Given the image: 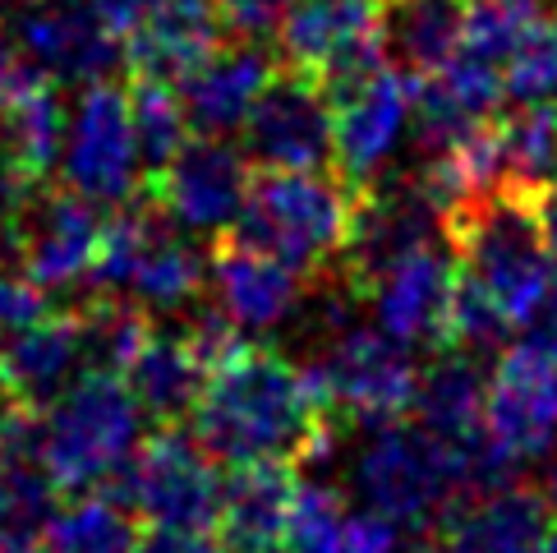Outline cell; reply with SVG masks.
<instances>
[{
  "instance_id": "6da1fadb",
  "label": "cell",
  "mask_w": 557,
  "mask_h": 553,
  "mask_svg": "<svg viewBox=\"0 0 557 553\" xmlns=\"http://www.w3.org/2000/svg\"><path fill=\"white\" fill-rule=\"evenodd\" d=\"M194 439L216 466L323 462L336 447V415L309 365L268 346H235L216 360L194 402Z\"/></svg>"
},
{
  "instance_id": "7a4b0ae2",
  "label": "cell",
  "mask_w": 557,
  "mask_h": 553,
  "mask_svg": "<svg viewBox=\"0 0 557 553\" xmlns=\"http://www.w3.org/2000/svg\"><path fill=\"white\" fill-rule=\"evenodd\" d=\"M346 480L360 507L383 512L406 530H429L451 507L474 499L466 443L456 447L437 439L424 425H410L406 415L383 425H360V447L350 457Z\"/></svg>"
},
{
  "instance_id": "3957f363",
  "label": "cell",
  "mask_w": 557,
  "mask_h": 553,
  "mask_svg": "<svg viewBox=\"0 0 557 553\" xmlns=\"http://www.w3.org/2000/svg\"><path fill=\"white\" fill-rule=\"evenodd\" d=\"M42 466L61 493H97L121 480L138 439L144 410L115 369H84L42 415Z\"/></svg>"
},
{
  "instance_id": "277c9868",
  "label": "cell",
  "mask_w": 557,
  "mask_h": 553,
  "mask_svg": "<svg viewBox=\"0 0 557 553\" xmlns=\"http://www.w3.org/2000/svg\"><path fill=\"white\" fill-rule=\"evenodd\" d=\"M355 189L342 175L323 171H272L249 175L245 208L235 217L231 235L253 249L272 254L300 276H323L342 259L350 235Z\"/></svg>"
},
{
  "instance_id": "5b68a950",
  "label": "cell",
  "mask_w": 557,
  "mask_h": 553,
  "mask_svg": "<svg viewBox=\"0 0 557 553\" xmlns=\"http://www.w3.org/2000/svg\"><path fill=\"white\" fill-rule=\"evenodd\" d=\"M447 245L456 254V268L480 282L511 328H521L540 309L544 291L553 282V259L534 231V217L521 189H488L484 199L466 204L447 217Z\"/></svg>"
},
{
  "instance_id": "8992f818",
  "label": "cell",
  "mask_w": 557,
  "mask_h": 553,
  "mask_svg": "<svg viewBox=\"0 0 557 553\" xmlns=\"http://www.w3.org/2000/svg\"><path fill=\"white\" fill-rule=\"evenodd\" d=\"M272 37L282 65L309 74L327 97L387 65L383 0H295Z\"/></svg>"
},
{
  "instance_id": "52a82bcc",
  "label": "cell",
  "mask_w": 557,
  "mask_h": 553,
  "mask_svg": "<svg viewBox=\"0 0 557 553\" xmlns=\"http://www.w3.org/2000/svg\"><path fill=\"white\" fill-rule=\"evenodd\" d=\"M55 167H61V185L97 208H121L138 199L144 157H138L129 130L125 88H115L111 78L78 88L74 107L65 111V138Z\"/></svg>"
},
{
  "instance_id": "ba28073f",
  "label": "cell",
  "mask_w": 557,
  "mask_h": 553,
  "mask_svg": "<svg viewBox=\"0 0 557 553\" xmlns=\"http://www.w3.org/2000/svg\"><path fill=\"white\" fill-rule=\"evenodd\" d=\"M121 503L148 526H212L222 507V466L194 433L157 425L152 439H138L121 470Z\"/></svg>"
},
{
  "instance_id": "9c48e42d",
  "label": "cell",
  "mask_w": 557,
  "mask_h": 553,
  "mask_svg": "<svg viewBox=\"0 0 557 553\" xmlns=\"http://www.w3.org/2000/svg\"><path fill=\"white\" fill-rule=\"evenodd\" d=\"M309 369H313L327 410L350 420L355 429L410 415L414 379H420L414 351L396 346L377 328H360V323H350L346 332L327 337L318 365H309Z\"/></svg>"
},
{
  "instance_id": "30bf717a",
  "label": "cell",
  "mask_w": 557,
  "mask_h": 553,
  "mask_svg": "<svg viewBox=\"0 0 557 553\" xmlns=\"http://www.w3.org/2000/svg\"><path fill=\"white\" fill-rule=\"evenodd\" d=\"M414 125V74L392 61L332 97V167L350 189L383 181Z\"/></svg>"
},
{
  "instance_id": "8fae6325",
  "label": "cell",
  "mask_w": 557,
  "mask_h": 553,
  "mask_svg": "<svg viewBox=\"0 0 557 553\" xmlns=\"http://www.w3.org/2000/svg\"><path fill=\"white\" fill-rule=\"evenodd\" d=\"M484 439L525 470L557 452V360L530 342L503 346L484 379Z\"/></svg>"
},
{
  "instance_id": "7c38bea8",
  "label": "cell",
  "mask_w": 557,
  "mask_h": 553,
  "mask_svg": "<svg viewBox=\"0 0 557 553\" xmlns=\"http://www.w3.org/2000/svg\"><path fill=\"white\" fill-rule=\"evenodd\" d=\"M249 157L216 134H189L152 171V208L185 235H226L249 194Z\"/></svg>"
},
{
  "instance_id": "4fadbf2b",
  "label": "cell",
  "mask_w": 557,
  "mask_h": 553,
  "mask_svg": "<svg viewBox=\"0 0 557 553\" xmlns=\"http://www.w3.org/2000/svg\"><path fill=\"white\" fill-rule=\"evenodd\" d=\"M245 157L272 171L332 167V97L300 70H276L245 115Z\"/></svg>"
},
{
  "instance_id": "5bb4252c",
  "label": "cell",
  "mask_w": 557,
  "mask_h": 553,
  "mask_svg": "<svg viewBox=\"0 0 557 553\" xmlns=\"http://www.w3.org/2000/svg\"><path fill=\"white\" fill-rule=\"evenodd\" d=\"M456 282V254L443 241L414 245L396 263L364 286V300L373 305V328L406 351H437L443 346V314Z\"/></svg>"
},
{
  "instance_id": "9a60e30c",
  "label": "cell",
  "mask_w": 557,
  "mask_h": 553,
  "mask_svg": "<svg viewBox=\"0 0 557 553\" xmlns=\"http://www.w3.org/2000/svg\"><path fill=\"white\" fill-rule=\"evenodd\" d=\"M10 37L51 84H97L121 65L115 37L88 0H28L14 14Z\"/></svg>"
},
{
  "instance_id": "2e32d148",
  "label": "cell",
  "mask_w": 557,
  "mask_h": 553,
  "mask_svg": "<svg viewBox=\"0 0 557 553\" xmlns=\"http://www.w3.org/2000/svg\"><path fill=\"white\" fill-rule=\"evenodd\" d=\"M443 212H437L424 189L414 181H373L364 189H355V208H350V235L342 249L346 276L355 286H369L387 263H396L401 254L414 245L443 241Z\"/></svg>"
},
{
  "instance_id": "e0dca14e",
  "label": "cell",
  "mask_w": 557,
  "mask_h": 553,
  "mask_svg": "<svg viewBox=\"0 0 557 553\" xmlns=\"http://www.w3.org/2000/svg\"><path fill=\"white\" fill-rule=\"evenodd\" d=\"M97 235H102L97 204L78 199L65 185H42L24 212V231H18V272L51 295L88 282L97 259Z\"/></svg>"
},
{
  "instance_id": "ac0fdd59",
  "label": "cell",
  "mask_w": 557,
  "mask_h": 553,
  "mask_svg": "<svg viewBox=\"0 0 557 553\" xmlns=\"http://www.w3.org/2000/svg\"><path fill=\"white\" fill-rule=\"evenodd\" d=\"M88 365L84 314L51 309L37 323L0 337V406H24L42 415Z\"/></svg>"
},
{
  "instance_id": "d6986e66",
  "label": "cell",
  "mask_w": 557,
  "mask_h": 553,
  "mask_svg": "<svg viewBox=\"0 0 557 553\" xmlns=\"http://www.w3.org/2000/svg\"><path fill=\"white\" fill-rule=\"evenodd\" d=\"M212 305L240 332H276L295 309L305 305V276L290 272L286 263H276L272 254L253 249L245 241H235L226 231V241H216L208 254V282Z\"/></svg>"
},
{
  "instance_id": "ffe728a7",
  "label": "cell",
  "mask_w": 557,
  "mask_h": 553,
  "mask_svg": "<svg viewBox=\"0 0 557 553\" xmlns=\"http://www.w3.org/2000/svg\"><path fill=\"white\" fill-rule=\"evenodd\" d=\"M553 521L544 493L511 480L503 489L474 493L433 526L437 553H534Z\"/></svg>"
},
{
  "instance_id": "44dd1931",
  "label": "cell",
  "mask_w": 557,
  "mask_h": 553,
  "mask_svg": "<svg viewBox=\"0 0 557 553\" xmlns=\"http://www.w3.org/2000/svg\"><path fill=\"white\" fill-rule=\"evenodd\" d=\"M276 74V56L263 51L258 42H231L216 47L203 65H194L181 78V102L189 115L194 134H216L226 138L245 125V115L253 111L258 93L272 84Z\"/></svg>"
},
{
  "instance_id": "7402d4cb",
  "label": "cell",
  "mask_w": 557,
  "mask_h": 553,
  "mask_svg": "<svg viewBox=\"0 0 557 553\" xmlns=\"http://www.w3.org/2000/svg\"><path fill=\"white\" fill-rule=\"evenodd\" d=\"M222 33L226 24L212 0H162L121 42V61L129 74L181 84L194 65H203L222 47Z\"/></svg>"
},
{
  "instance_id": "603a6c76",
  "label": "cell",
  "mask_w": 557,
  "mask_h": 553,
  "mask_svg": "<svg viewBox=\"0 0 557 553\" xmlns=\"http://www.w3.org/2000/svg\"><path fill=\"white\" fill-rule=\"evenodd\" d=\"M121 379L134 392L144 420L152 425H181L194 410L198 392H203L208 365L198 360V351L189 346L185 332H162L148 328L144 342L134 346V355L121 365Z\"/></svg>"
},
{
  "instance_id": "cb8c5ba5",
  "label": "cell",
  "mask_w": 557,
  "mask_h": 553,
  "mask_svg": "<svg viewBox=\"0 0 557 553\" xmlns=\"http://www.w3.org/2000/svg\"><path fill=\"white\" fill-rule=\"evenodd\" d=\"M290 462H240L222 476V507L216 536L235 553H263L282 544L286 507H290Z\"/></svg>"
},
{
  "instance_id": "d4e9b609",
  "label": "cell",
  "mask_w": 557,
  "mask_h": 553,
  "mask_svg": "<svg viewBox=\"0 0 557 553\" xmlns=\"http://www.w3.org/2000/svg\"><path fill=\"white\" fill-rule=\"evenodd\" d=\"M61 503L42 466V425L37 410L0 406V526L42 530Z\"/></svg>"
},
{
  "instance_id": "484cf974",
  "label": "cell",
  "mask_w": 557,
  "mask_h": 553,
  "mask_svg": "<svg viewBox=\"0 0 557 553\" xmlns=\"http://www.w3.org/2000/svg\"><path fill=\"white\" fill-rule=\"evenodd\" d=\"M414 425L447 443H470L484 433V369L474 355L456 346H437L433 360L414 379Z\"/></svg>"
},
{
  "instance_id": "4316f807",
  "label": "cell",
  "mask_w": 557,
  "mask_h": 553,
  "mask_svg": "<svg viewBox=\"0 0 557 553\" xmlns=\"http://www.w3.org/2000/svg\"><path fill=\"white\" fill-rule=\"evenodd\" d=\"M61 138H65V102H61V84H51V78H37L28 93H18L0 111V157L37 185H47V175L55 171Z\"/></svg>"
},
{
  "instance_id": "83f0119b",
  "label": "cell",
  "mask_w": 557,
  "mask_h": 553,
  "mask_svg": "<svg viewBox=\"0 0 557 553\" xmlns=\"http://www.w3.org/2000/svg\"><path fill=\"white\" fill-rule=\"evenodd\" d=\"M383 47L396 70H437L461 47V0H383Z\"/></svg>"
},
{
  "instance_id": "f1b7e54d",
  "label": "cell",
  "mask_w": 557,
  "mask_h": 553,
  "mask_svg": "<svg viewBox=\"0 0 557 553\" xmlns=\"http://www.w3.org/2000/svg\"><path fill=\"white\" fill-rule=\"evenodd\" d=\"M138 530L134 512L121 499L97 493H70V503H55V512L42 526V549L47 553H138Z\"/></svg>"
},
{
  "instance_id": "f546056e",
  "label": "cell",
  "mask_w": 557,
  "mask_h": 553,
  "mask_svg": "<svg viewBox=\"0 0 557 553\" xmlns=\"http://www.w3.org/2000/svg\"><path fill=\"white\" fill-rule=\"evenodd\" d=\"M497 144H503V185L507 189H540L557 181V107L521 102L507 121H497Z\"/></svg>"
},
{
  "instance_id": "4dcf8cb0",
  "label": "cell",
  "mask_w": 557,
  "mask_h": 553,
  "mask_svg": "<svg viewBox=\"0 0 557 553\" xmlns=\"http://www.w3.org/2000/svg\"><path fill=\"white\" fill-rule=\"evenodd\" d=\"M125 102H129V130H134L138 157H144V171L166 167L171 157H175V148H181L185 138L194 134L175 84H166V78L134 74Z\"/></svg>"
},
{
  "instance_id": "1f68e13d",
  "label": "cell",
  "mask_w": 557,
  "mask_h": 553,
  "mask_svg": "<svg viewBox=\"0 0 557 553\" xmlns=\"http://www.w3.org/2000/svg\"><path fill=\"white\" fill-rule=\"evenodd\" d=\"M544 24V0H461V47L503 70L511 51Z\"/></svg>"
},
{
  "instance_id": "d6a6232c",
  "label": "cell",
  "mask_w": 557,
  "mask_h": 553,
  "mask_svg": "<svg viewBox=\"0 0 557 553\" xmlns=\"http://www.w3.org/2000/svg\"><path fill=\"white\" fill-rule=\"evenodd\" d=\"M511 319L503 314V305L474 282L470 272L456 268V282H451V300H447V314H443V346H456L484 360V355H497L507 342H511Z\"/></svg>"
},
{
  "instance_id": "836d02e7",
  "label": "cell",
  "mask_w": 557,
  "mask_h": 553,
  "mask_svg": "<svg viewBox=\"0 0 557 553\" xmlns=\"http://www.w3.org/2000/svg\"><path fill=\"white\" fill-rule=\"evenodd\" d=\"M346 493L323 480H295L282 549L290 553H342L346 544Z\"/></svg>"
},
{
  "instance_id": "e575fe53",
  "label": "cell",
  "mask_w": 557,
  "mask_h": 553,
  "mask_svg": "<svg viewBox=\"0 0 557 553\" xmlns=\"http://www.w3.org/2000/svg\"><path fill=\"white\" fill-rule=\"evenodd\" d=\"M503 97L516 107L521 102L557 107V24L544 19V24L511 51V61L503 65Z\"/></svg>"
},
{
  "instance_id": "d590c367",
  "label": "cell",
  "mask_w": 557,
  "mask_h": 553,
  "mask_svg": "<svg viewBox=\"0 0 557 553\" xmlns=\"http://www.w3.org/2000/svg\"><path fill=\"white\" fill-rule=\"evenodd\" d=\"M42 314H51V291H42L37 282H28L18 268L0 272V337L37 323Z\"/></svg>"
},
{
  "instance_id": "8d00e7d4",
  "label": "cell",
  "mask_w": 557,
  "mask_h": 553,
  "mask_svg": "<svg viewBox=\"0 0 557 553\" xmlns=\"http://www.w3.org/2000/svg\"><path fill=\"white\" fill-rule=\"evenodd\" d=\"M342 553H410V530L396 526L383 512L355 507L346 512V544Z\"/></svg>"
},
{
  "instance_id": "74e56055",
  "label": "cell",
  "mask_w": 557,
  "mask_h": 553,
  "mask_svg": "<svg viewBox=\"0 0 557 553\" xmlns=\"http://www.w3.org/2000/svg\"><path fill=\"white\" fill-rule=\"evenodd\" d=\"M216 14H222L226 33L245 37V42H263L276 33V24L290 14L295 0H212Z\"/></svg>"
},
{
  "instance_id": "f35d334b",
  "label": "cell",
  "mask_w": 557,
  "mask_h": 553,
  "mask_svg": "<svg viewBox=\"0 0 557 553\" xmlns=\"http://www.w3.org/2000/svg\"><path fill=\"white\" fill-rule=\"evenodd\" d=\"M138 553H231L212 526H148Z\"/></svg>"
},
{
  "instance_id": "ab89813d",
  "label": "cell",
  "mask_w": 557,
  "mask_h": 553,
  "mask_svg": "<svg viewBox=\"0 0 557 553\" xmlns=\"http://www.w3.org/2000/svg\"><path fill=\"white\" fill-rule=\"evenodd\" d=\"M37 78H47V74L37 70L24 51H18V42L10 37V28H0V111H5L18 93H28Z\"/></svg>"
},
{
  "instance_id": "60d3db41",
  "label": "cell",
  "mask_w": 557,
  "mask_h": 553,
  "mask_svg": "<svg viewBox=\"0 0 557 553\" xmlns=\"http://www.w3.org/2000/svg\"><path fill=\"white\" fill-rule=\"evenodd\" d=\"M521 332H525V342H530L534 351H544L548 360H557V272H553V282H548V291H544L540 309H534L530 319L521 323Z\"/></svg>"
},
{
  "instance_id": "b9f144b4",
  "label": "cell",
  "mask_w": 557,
  "mask_h": 553,
  "mask_svg": "<svg viewBox=\"0 0 557 553\" xmlns=\"http://www.w3.org/2000/svg\"><path fill=\"white\" fill-rule=\"evenodd\" d=\"M88 5H92L97 19H102V24L125 42V37H129L138 24H144V19H148L157 5H162V0H88Z\"/></svg>"
},
{
  "instance_id": "7bdbcfd3",
  "label": "cell",
  "mask_w": 557,
  "mask_h": 553,
  "mask_svg": "<svg viewBox=\"0 0 557 553\" xmlns=\"http://www.w3.org/2000/svg\"><path fill=\"white\" fill-rule=\"evenodd\" d=\"M530 204V217H534V231H540V241L548 249V259L557 263V181H544L540 189L525 194Z\"/></svg>"
},
{
  "instance_id": "ee69618b",
  "label": "cell",
  "mask_w": 557,
  "mask_h": 553,
  "mask_svg": "<svg viewBox=\"0 0 557 553\" xmlns=\"http://www.w3.org/2000/svg\"><path fill=\"white\" fill-rule=\"evenodd\" d=\"M0 553H47L37 530H18V526H0Z\"/></svg>"
},
{
  "instance_id": "f6af8a7d",
  "label": "cell",
  "mask_w": 557,
  "mask_h": 553,
  "mask_svg": "<svg viewBox=\"0 0 557 553\" xmlns=\"http://www.w3.org/2000/svg\"><path fill=\"white\" fill-rule=\"evenodd\" d=\"M534 553H557V517L548 521V530H544V540H540V549Z\"/></svg>"
},
{
  "instance_id": "bcb514c9",
  "label": "cell",
  "mask_w": 557,
  "mask_h": 553,
  "mask_svg": "<svg viewBox=\"0 0 557 553\" xmlns=\"http://www.w3.org/2000/svg\"><path fill=\"white\" fill-rule=\"evenodd\" d=\"M263 553H290V549H282V544H276V549H263Z\"/></svg>"
},
{
  "instance_id": "7dc6e473",
  "label": "cell",
  "mask_w": 557,
  "mask_h": 553,
  "mask_svg": "<svg viewBox=\"0 0 557 553\" xmlns=\"http://www.w3.org/2000/svg\"><path fill=\"white\" fill-rule=\"evenodd\" d=\"M5 5H14V0H0V10H5Z\"/></svg>"
}]
</instances>
